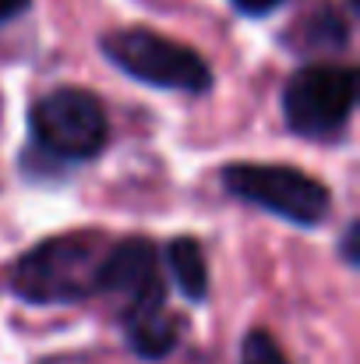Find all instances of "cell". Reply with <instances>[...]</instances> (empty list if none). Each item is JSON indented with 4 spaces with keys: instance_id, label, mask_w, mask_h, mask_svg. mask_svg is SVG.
Wrapping results in <instances>:
<instances>
[{
    "instance_id": "cell-1",
    "label": "cell",
    "mask_w": 360,
    "mask_h": 364,
    "mask_svg": "<svg viewBox=\"0 0 360 364\" xmlns=\"http://www.w3.org/2000/svg\"><path fill=\"white\" fill-rule=\"evenodd\" d=\"M110 241L99 230H71L36 244L14 262L11 287L32 304H75L99 294V269Z\"/></svg>"
},
{
    "instance_id": "cell-2",
    "label": "cell",
    "mask_w": 360,
    "mask_h": 364,
    "mask_svg": "<svg viewBox=\"0 0 360 364\" xmlns=\"http://www.w3.org/2000/svg\"><path fill=\"white\" fill-rule=\"evenodd\" d=\"M103 57L120 68L127 78L156 85V89H173V92H209L212 89V71L209 64L184 43H173L152 28H117L99 39Z\"/></svg>"
},
{
    "instance_id": "cell-3",
    "label": "cell",
    "mask_w": 360,
    "mask_h": 364,
    "mask_svg": "<svg viewBox=\"0 0 360 364\" xmlns=\"http://www.w3.org/2000/svg\"><path fill=\"white\" fill-rule=\"evenodd\" d=\"M223 184L240 202L258 205V209H265L293 227H318L332 205L329 188L297 166L234 163L223 170Z\"/></svg>"
},
{
    "instance_id": "cell-4",
    "label": "cell",
    "mask_w": 360,
    "mask_h": 364,
    "mask_svg": "<svg viewBox=\"0 0 360 364\" xmlns=\"http://www.w3.org/2000/svg\"><path fill=\"white\" fill-rule=\"evenodd\" d=\"M32 138L43 152L78 163L103 152L110 124L96 92L64 85L32 107Z\"/></svg>"
},
{
    "instance_id": "cell-5",
    "label": "cell",
    "mask_w": 360,
    "mask_h": 364,
    "mask_svg": "<svg viewBox=\"0 0 360 364\" xmlns=\"http://www.w3.org/2000/svg\"><path fill=\"white\" fill-rule=\"evenodd\" d=\"M357 107V71L336 64L300 68L283 89V117L304 138H336Z\"/></svg>"
},
{
    "instance_id": "cell-6",
    "label": "cell",
    "mask_w": 360,
    "mask_h": 364,
    "mask_svg": "<svg viewBox=\"0 0 360 364\" xmlns=\"http://www.w3.org/2000/svg\"><path fill=\"white\" fill-rule=\"evenodd\" d=\"M163 287L159 279V247L148 237H124L107 247L103 269H99V290H117L131 301Z\"/></svg>"
},
{
    "instance_id": "cell-7",
    "label": "cell",
    "mask_w": 360,
    "mask_h": 364,
    "mask_svg": "<svg viewBox=\"0 0 360 364\" xmlns=\"http://www.w3.org/2000/svg\"><path fill=\"white\" fill-rule=\"evenodd\" d=\"M124 329H127V343L138 358L145 361H163L180 336L177 318L166 311V290L156 287L141 297H134L124 311Z\"/></svg>"
},
{
    "instance_id": "cell-8",
    "label": "cell",
    "mask_w": 360,
    "mask_h": 364,
    "mask_svg": "<svg viewBox=\"0 0 360 364\" xmlns=\"http://www.w3.org/2000/svg\"><path fill=\"white\" fill-rule=\"evenodd\" d=\"M286 43L293 50H318V53H329V50H343L350 43V21L336 11V7H318L311 18H304L300 25L290 28Z\"/></svg>"
},
{
    "instance_id": "cell-9",
    "label": "cell",
    "mask_w": 360,
    "mask_h": 364,
    "mask_svg": "<svg viewBox=\"0 0 360 364\" xmlns=\"http://www.w3.org/2000/svg\"><path fill=\"white\" fill-rule=\"evenodd\" d=\"M166 262H170V272H173L177 287L184 290V297L205 301V294H209V265H205L202 244L195 237H173L166 244Z\"/></svg>"
},
{
    "instance_id": "cell-10",
    "label": "cell",
    "mask_w": 360,
    "mask_h": 364,
    "mask_svg": "<svg viewBox=\"0 0 360 364\" xmlns=\"http://www.w3.org/2000/svg\"><path fill=\"white\" fill-rule=\"evenodd\" d=\"M240 364H290V361L283 358L279 343L265 329H251L244 336V347H240Z\"/></svg>"
},
{
    "instance_id": "cell-11",
    "label": "cell",
    "mask_w": 360,
    "mask_h": 364,
    "mask_svg": "<svg viewBox=\"0 0 360 364\" xmlns=\"http://www.w3.org/2000/svg\"><path fill=\"white\" fill-rule=\"evenodd\" d=\"M357 237H360V227L357 223H350V227H347V234H343V258H347V262H350V265H357Z\"/></svg>"
},
{
    "instance_id": "cell-12",
    "label": "cell",
    "mask_w": 360,
    "mask_h": 364,
    "mask_svg": "<svg viewBox=\"0 0 360 364\" xmlns=\"http://www.w3.org/2000/svg\"><path fill=\"white\" fill-rule=\"evenodd\" d=\"M283 0H234V7L244 14H268L272 7H279Z\"/></svg>"
},
{
    "instance_id": "cell-13",
    "label": "cell",
    "mask_w": 360,
    "mask_h": 364,
    "mask_svg": "<svg viewBox=\"0 0 360 364\" xmlns=\"http://www.w3.org/2000/svg\"><path fill=\"white\" fill-rule=\"evenodd\" d=\"M25 7H28V0H0V21H11V18H18Z\"/></svg>"
}]
</instances>
